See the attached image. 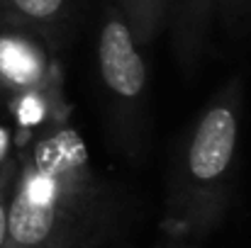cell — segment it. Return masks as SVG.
<instances>
[{"label":"cell","mask_w":251,"mask_h":248,"mask_svg":"<svg viewBox=\"0 0 251 248\" xmlns=\"http://www.w3.org/2000/svg\"><path fill=\"white\" fill-rule=\"evenodd\" d=\"M5 248H76L105 217V187L74 127L44 129L17 156Z\"/></svg>","instance_id":"cell-1"},{"label":"cell","mask_w":251,"mask_h":248,"mask_svg":"<svg viewBox=\"0 0 251 248\" xmlns=\"http://www.w3.org/2000/svg\"><path fill=\"white\" fill-rule=\"evenodd\" d=\"M239 81L227 83L195 119L173 173L166 226L180 236L210 234L227 212L239 139Z\"/></svg>","instance_id":"cell-2"},{"label":"cell","mask_w":251,"mask_h":248,"mask_svg":"<svg viewBox=\"0 0 251 248\" xmlns=\"http://www.w3.org/2000/svg\"><path fill=\"white\" fill-rule=\"evenodd\" d=\"M98 76L112 114L117 141L137 154L147 105V64L132 29L117 7L107 2L98 34Z\"/></svg>","instance_id":"cell-3"},{"label":"cell","mask_w":251,"mask_h":248,"mask_svg":"<svg viewBox=\"0 0 251 248\" xmlns=\"http://www.w3.org/2000/svg\"><path fill=\"white\" fill-rule=\"evenodd\" d=\"M51 46L32 29L0 15V85L12 95L47 83L59 68Z\"/></svg>","instance_id":"cell-4"},{"label":"cell","mask_w":251,"mask_h":248,"mask_svg":"<svg viewBox=\"0 0 251 248\" xmlns=\"http://www.w3.org/2000/svg\"><path fill=\"white\" fill-rule=\"evenodd\" d=\"M215 20V0H166V24L185 73H193L205 54Z\"/></svg>","instance_id":"cell-5"},{"label":"cell","mask_w":251,"mask_h":248,"mask_svg":"<svg viewBox=\"0 0 251 248\" xmlns=\"http://www.w3.org/2000/svg\"><path fill=\"white\" fill-rule=\"evenodd\" d=\"M78 0H0V15L39 34L51 49L69 39Z\"/></svg>","instance_id":"cell-6"},{"label":"cell","mask_w":251,"mask_h":248,"mask_svg":"<svg viewBox=\"0 0 251 248\" xmlns=\"http://www.w3.org/2000/svg\"><path fill=\"white\" fill-rule=\"evenodd\" d=\"M10 110L15 114V122L22 132H32V129H51V127H61L66 124V117L71 112V107L64 100V90H61V76L59 71L49 78L47 83L17 92L10 100Z\"/></svg>","instance_id":"cell-7"},{"label":"cell","mask_w":251,"mask_h":248,"mask_svg":"<svg viewBox=\"0 0 251 248\" xmlns=\"http://www.w3.org/2000/svg\"><path fill=\"white\" fill-rule=\"evenodd\" d=\"M122 10L134 42L149 46L166 24V0H115Z\"/></svg>","instance_id":"cell-8"},{"label":"cell","mask_w":251,"mask_h":248,"mask_svg":"<svg viewBox=\"0 0 251 248\" xmlns=\"http://www.w3.org/2000/svg\"><path fill=\"white\" fill-rule=\"evenodd\" d=\"M215 15L227 34H247L251 29V0H215Z\"/></svg>","instance_id":"cell-9"},{"label":"cell","mask_w":251,"mask_h":248,"mask_svg":"<svg viewBox=\"0 0 251 248\" xmlns=\"http://www.w3.org/2000/svg\"><path fill=\"white\" fill-rule=\"evenodd\" d=\"M17 168H20V161L15 156H10L0 165V248H5V241H7V212H10L12 187L17 180Z\"/></svg>","instance_id":"cell-10"},{"label":"cell","mask_w":251,"mask_h":248,"mask_svg":"<svg viewBox=\"0 0 251 248\" xmlns=\"http://www.w3.org/2000/svg\"><path fill=\"white\" fill-rule=\"evenodd\" d=\"M10 158V132L0 127V165Z\"/></svg>","instance_id":"cell-11"},{"label":"cell","mask_w":251,"mask_h":248,"mask_svg":"<svg viewBox=\"0 0 251 248\" xmlns=\"http://www.w3.org/2000/svg\"><path fill=\"white\" fill-rule=\"evenodd\" d=\"M161 248H193V246H183V244H171V246H161Z\"/></svg>","instance_id":"cell-12"}]
</instances>
